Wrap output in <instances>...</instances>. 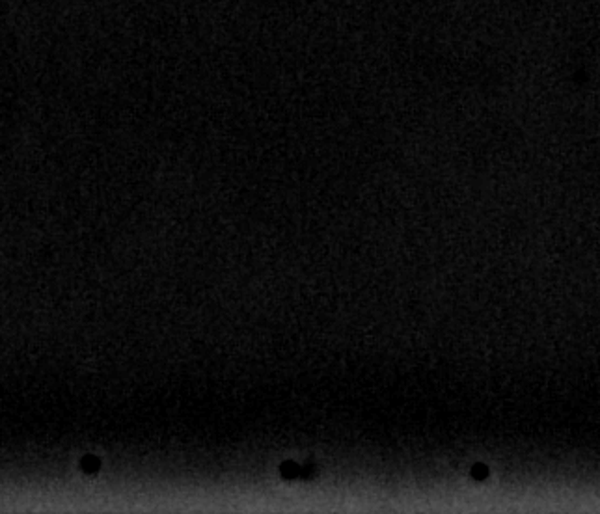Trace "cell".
<instances>
[{"mask_svg":"<svg viewBox=\"0 0 600 514\" xmlns=\"http://www.w3.org/2000/svg\"><path fill=\"white\" fill-rule=\"evenodd\" d=\"M282 477L285 479H295V477H300V466L295 464V462H285L282 464Z\"/></svg>","mask_w":600,"mask_h":514,"instance_id":"1","label":"cell"},{"mask_svg":"<svg viewBox=\"0 0 600 514\" xmlns=\"http://www.w3.org/2000/svg\"><path fill=\"white\" fill-rule=\"evenodd\" d=\"M80 466H82V469L86 473H97L99 468H101V460H99L97 456H86V458H82Z\"/></svg>","mask_w":600,"mask_h":514,"instance_id":"2","label":"cell"},{"mask_svg":"<svg viewBox=\"0 0 600 514\" xmlns=\"http://www.w3.org/2000/svg\"><path fill=\"white\" fill-rule=\"evenodd\" d=\"M487 468H485V466H475V468H473V471H472V475L475 477V479H483V477H487Z\"/></svg>","mask_w":600,"mask_h":514,"instance_id":"3","label":"cell"}]
</instances>
